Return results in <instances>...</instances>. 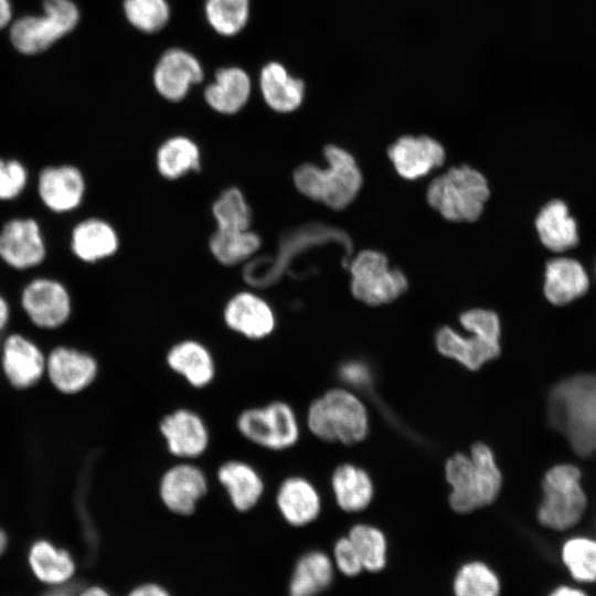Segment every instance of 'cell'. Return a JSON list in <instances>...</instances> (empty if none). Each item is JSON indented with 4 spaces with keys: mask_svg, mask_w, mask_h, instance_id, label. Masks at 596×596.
<instances>
[{
    "mask_svg": "<svg viewBox=\"0 0 596 596\" xmlns=\"http://www.w3.org/2000/svg\"><path fill=\"white\" fill-rule=\"evenodd\" d=\"M455 596H499L500 581L485 563L470 562L462 565L454 579Z\"/></svg>",
    "mask_w": 596,
    "mask_h": 596,
    "instance_id": "d590c367",
    "label": "cell"
},
{
    "mask_svg": "<svg viewBox=\"0 0 596 596\" xmlns=\"http://www.w3.org/2000/svg\"><path fill=\"white\" fill-rule=\"evenodd\" d=\"M28 561L38 579L50 585L66 583L75 572V563L68 552L46 540L32 544Z\"/></svg>",
    "mask_w": 596,
    "mask_h": 596,
    "instance_id": "d6a6232c",
    "label": "cell"
},
{
    "mask_svg": "<svg viewBox=\"0 0 596 596\" xmlns=\"http://www.w3.org/2000/svg\"><path fill=\"white\" fill-rule=\"evenodd\" d=\"M561 560L574 581L596 583V539L586 535L568 538L561 546Z\"/></svg>",
    "mask_w": 596,
    "mask_h": 596,
    "instance_id": "e575fe53",
    "label": "cell"
},
{
    "mask_svg": "<svg viewBox=\"0 0 596 596\" xmlns=\"http://www.w3.org/2000/svg\"><path fill=\"white\" fill-rule=\"evenodd\" d=\"M387 153L396 172L406 180L427 175L446 158L444 147L427 136H403L390 146Z\"/></svg>",
    "mask_w": 596,
    "mask_h": 596,
    "instance_id": "ffe728a7",
    "label": "cell"
},
{
    "mask_svg": "<svg viewBox=\"0 0 596 596\" xmlns=\"http://www.w3.org/2000/svg\"><path fill=\"white\" fill-rule=\"evenodd\" d=\"M589 287L588 273L577 259L557 256L546 262L543 295L553 306L564 307L576 301L588 292Z\"/></svg>",
    "mask_w": 596,
    "mask_h": 596,
    "instance_id": "44dd1931",
    "label": "cell"
},
{
    "mask_svg": "<svg viewBox=\"0 0 596 596\" xmlns=\"http://www.w3.org/2000/svg\"><path fill=\"white\" fill-rule=\"evenodd\" d=\"M124 10L128 21L147 33L162 29L170 15L166 0H125Z\"/></svg>",
    "mask_w": 596,
    "mask_h": 596,
    "instance_id": "f35d334b",
    "label": "cell"
},
{
    "mask_svg": "<svg viewBox=\"0 0 596 596\" xmlns=\"http://www.w3.org/2000/svg\"><path fill=\"white\" fill-rule=\"evenodd\" d=\"M221 315L228 330L251 341L268 338L277 327L273 304L263 294L247 288L230 295Z\"/></svg>",
    "mask_w": 596,
    "mask_h": 596,
    "instance_id": "30bf717a",
    "label": "cell"
},
{
    "mask_svg": "<svg viewBox=\"0 0 596 596\" xmlns=\"http://www.w3.org/2000/svg\"><path fill=\"white\" fill-rule=\"evenodd\" d=\"M534 226L541 244L553 253L568 252L579 243L577 222L561 199L550 200L540 209Z\"/></svg>",
    "mask_w": 596,
    "mask_h": 596,
    "instance_id": "d4e9b609",
    "label": "cell"
},
{
    "mask_svg": "<svg viewBox=\"0 0 596 596\" xmlns=\"http://www.w3.org/2000/svg\"><path fill=\"white\" fill-rule=\"evenodd\" d=\"M124 596H172V593L160 582L143 581L130 587Z\"/></svg>",
    "mask_w": 596,
    "mask_h": 596,
    "instance_id": "ee69618b",
    "label": "cell"
},
{
    "mask_svg": "<svg viewBox=\"0 0 596 596\" xmlns=\"http://www.w3.org/2000/svg\"><path fill=\"white\" fill-rule=\"evenodd\" d=\"M307 426L324 441L350 445L368 435L369 416L364 404L352 392L332 389L310 404Z\"/></svg>",
    "mask_w": 596,
    "mask_h": 596,
    "instance_id": "8992f818",
    "label": "cell"
},
{
    "mask_svg": "<svg viewBox=\"0 0 596 596\" xmlns=\"http://www.w3.org/2000/svg\"><path fill=\"white\" fill-rule=\"evenodd\" d=\"M578 466L561 462L552 466L542 480L543 497L538 509L540 523L554 531L576 526L588 508V497L582 483Z\"/></svg>",
    "mask_w": 596,
    "mask_h": 596,
    "instance_id": "5b68a950",
    "label": "cell"
},
{
    "mask_svg": "<svg viewBox=\"0 0 596 596\" xmlns=\"http://www.w3.org/2000/svg\"><path fill=\"white\" fill-rule=\"evenodd\" d=\"M363 570L377 572L386 564V539L381 530L369 524L354 525L349 534Z\"/></svg>",
    "mask_w": 596,
    "mask_h": 596,
    "instance_id": "8d00e7d4",
    "label": "cell"
},
{
    "mask_svg": "<svg viewBox=\"0 0 596 596\" xmlns=\"http://www.w3.org/2000/svg\"><path fill=\"white\" fill-rule=\"evenodd\" d=\"M153 162L161 179L174 182L201 171L203 151L192 136L178 132L161 140L155 150Z\"/></svg>",
    "mask_w": 596,
    "mask_h": 596,
    "instance_id": "7402d4cb",
    "label": "cell"
},
{
    "mask_svg": "<svg viewBox=\"0 0 596 596\" xmlns=\"http://www.w3.org/2000/svg\"><path fill=\"white\" fill-rule=\"evenodd\" d=\"M207 247L216 263L227 268H237L260 253L264 240L254 228H215L209 237Z\"/></svg>",
    "mask_w": 596,
    "mask_h": 596,
    "instance_id": "4dcf8cb0",
    "label": "cell"
},
{
    "mask_svg": "<svg viewBox=\"0 0 596 596\" xmlns=\"http://www.w3.org/2000/svg\"><path fill=\"white\" fill-rule=\"evenodd\" d=\"M332 558L320 550L300 554L294 562L288 583L287 596H319L333 582Z\"/></svg>",
    "mask_w": 596,
    "mask_h": 596,
    "instance_id": "4316f807",
    "label": "cell"
},
{
    "mask_svg": "<svg viewBox=\"0 0 596 596\" xmlns=\"http://www.w3.org/2000/svg\"><path fill=\"white\" fill-rule=\"evenodd\" d=\"M28 170L17 159L0 158V201L17 199L28 184Z\"/></svg>",
    "mask_w": 596,
    "mask_h": 596,
    "instance_id": "ab89813d",
    "label": "cell"
},
{
    "mask_svg": "<svg viewBox=\"0 0 596 596\" xmlns=\"http://www.w3.org/2000/svg\"><path fill=\"white\" fill-rule=\"evenodd\" d=\"M203 71L190 53L171 49L159 60L153 72V84L159 95L168 102L183 100L191 86L200 83Z\"/></svg>",
    "mask_w": 596,
    "mask_h": 596,
    "instance_id": "ac0fdd59",
    "label": "cell"
},
{
    "mask_svg": "<svg viewBox=\"0 0 596 596\" xmlns=\"http://www.w3.org/2000/svg\"><path fill=\"white\" fill-rule=\"evenodd\" d=\"M438 351L467 369L478 370L486 362L497 358L501 348L499 341L488 340L475 334L466 337L450 327L440 328L435 337Z\"/></svg>",
    "mask_w": 596,
    "mask_h": 596,
    "instance_id": "83f0119b",
    "label": "cell"
},
{
    "mask_svg": "<svg viewBox=\"0 0 596 596\" xmlns=\"http://www.w3.org/2000/svg\"><path fill=\"white\" fill-rule=\"evenodd\" d=\"M445 473L451 487L450 505L460 513L492 503L502 487V475L494 455L482 443H476L469 456L459 453L450 457Z\"/></svg>",
    "mask_w": 596,
    "mask_h": 596,
    "instance_id": "3957f363",
    "label": "cell"
},
{
    "mask_svg": "<svg viewBox=\"0 0 596 596\" xmlns=\"http://www.w3.org/2000/svg\"><path fill=\"white\" fill-rule=\"evenodd\" d=\"M11 18V10L8 0H0V29L3 28Z\"/></svg>",
    "mask_w": 596,
    "mask_h": 596,
    "instance_id": "681fc988",
    "label": "cell"
},
{
    "mask_svg": "<svg viewBox=\"0 0 596 596\" xmlns=\"http://www.w3.org/2000/svg\"><path fill=\"white\" fill-rule=\"evenodd\" d=\"M159 430L168 451L181 460L201 457L210 446V429L204 418L193 409L177 408L166 414Z\"/></svg>",
    "mask_w": 596,
    "mask_h": 596,
    "instance_id": "4fadbf2b",
    "label": "cell"
},
{
    "mask_svg": "<svg viewBox=\"0 0 596 596\" xmlns=\"http://www.w3.org/2000/svg\"><path fill=\"white\" fill-rule=\"evenodd\" d=\"M216 479L237 512L245 513L253 510L265 492L262 475L254 466L243 460L224 461L217 468Z\"/></svg>",
    "mask_w": 596,
    "mask_h": 596,
    "instance_id": "cb8c5ba5",
    "label": "cell"
},
{
    "mask_svg": "<svg viewBox=\"0 0 596 596\" xmlns=\"http://www.w3.org/2000/svg\"><path fill=\"white\" fill-rule=\"evenodd\" d=\"M44 14L24 17L11 28V41L22 53L34 54L47 49L74 29L77 8L70 0H44Z\"/></svg>",
    "mask_w": 596,
    "mask_h": 596,
    "instance_id": "9c48e42d",
    "label": "cell"
},
{
    "mask_svg": "<svg viewBox=\"0 0 596 596\" xmlns=\"http://www.w3.org/2000/svg\"><path fill=\"white\" fill-rule=\"evenodd\" d=\"M98 362L88 352L58 345L46 355L45 374L60 393L74 395L88 389L98 375Z\"/></svg>",
    "mask_w": 596,
    "mask_h": 596,
    "instance_id": "9a60e30c",
    "label": "cell"
},
{
    "mask_svg": "<svg viewBox=\"0 0 596 596\" xmlns=\"http://www.w3.org/2000/svg\"><path fill=\"white\" fill-rule=\"evenodd\" d=\"M259 87L265 104L277 114H291L302 104L305 84L288 74L276 62L267 64L260 72Z\"/></svg>",
    "mask_w": 596,
    "mask_h": 596,
    "instance_id": "f546056e",
    "label": "cell"
},
{
    "mask_svg": "<svg viewBox=\"0 0 596 596\" xmlns=\"http://www.w3.org/2000/svg\"><path fill=\"white\" fill-rule=\"evenodd\" d=\"M236 428L247 441L274 451L291 448L300 437L297 414L283 401L245 408L236 418Z\"/></svg>",
    "mask_w": 596,
    "mask_h": 596,
    "instance_id": "52a82bcc",
    "label": "cell"
},
{
    "mask_svg": "<svg viewBox=\"0 0 596 596\" xmlns=\"http://www.w3.org/2000/svg\"><path fill=\"white\" fill-rule=\"evenodd\" d=\"M252 92L248 75L238 67L222 68L204 91L206 105L216 114L233 116L247 104Z\"/></svg>",
    "mask_w": 596,
    "mask_h": 596,
    "instance_id": "f1b7e54d",
    "label": "cell"
},
{
    "mask_svg": "<svg viewBox=\"0 0 596 596\" xmlns=\"http://www.w3.org/2000/svg\"><path fill=\"white\" fill-rule=\"evenodd\" d=\"M8 545V536L7 533L0 529V555L4 552Z\"/></svg>",
    "mask_w": 596,
    "mask_h": 596,
    "instance_id": "f907efd6",
    "label": "cell"
},
{
    "mask_svg": "<svg viewBox=\"0 0 596 596\" xmlns=\"http://www.w3.org/2000/svg\"><path fill=\"white\" fill-rule=\"evenodd\" d=\"M333 565L347 576L358 575L362 570L360 557L348 536L340 538L333 546Z\"/></svg>",
    "mask_w": 596,
    "mask_h": 596,
    "instance_id": "b9f144b4",
    "label": "cell"
},
{
    "mask_svg": "<svg viewBox=\"0 0 596 596\" xmlns=\"http://www.w3.org/2000/svg\"><path fill=\"white\" fill-rule=\"evenodd\" d=\"M46 355L39 345L21 333L9 334L1 348V366L10 385L26 390L45 374Z\"/></svg>",
    "mask_w": 596,
    "mask_h": 596,
    "instance_id": "e0dca14e",
    "label": "cell"
},
{
    "mask_svg": "<svg viewBox=\"0 0 596 596\" xmlns=\"http://www.w3.org/2000/svg\"><path fill=\"white\" fill-rule=\"evenodd\" d=\"M46 257L40 224L32 217H14L0 230V258L10 267L24 270L39 266Z\"/></svg>",
    "mask_w": 596,
    "mask_h": 596,
    "instance_id": "5bb4252c",
    "label": "cell"
},
{
    "mask_svg": "<svg viewBox=\"0 0 596 596\" xmlns=\"http://www.w3.org/2000/svg\"><path fill=\"white\" fill-rule=\"evenodd\" d=\"M341 380L352 386H364L370 382V371L361 362H345L339 369Z\"/></svg>",
    "mask_w": 596,
    "mask_h": 596,
    "instance_id": "7bdbcfd3",
    "label": "cell"
},
{
    "mask_svg": "<svg viewBox=\"0 0 596 596\" xmlns=\"http://www.w3.org/2000/svg\"><path fill=\"white\" fill-rule=\"evenodd\" d=\"M166 362L172 372L195 389L210 385L216 374L212 352L195 339H183L172 344L166 354Z\"/></svg>",
    "mask_w": 596,
    "mask_h": 596,
    "instance_id": "484cf974",
    "label": "cell"
},
{
    "mask_svg": "<svg viewBox=\"0 0 596 596\" xmlns=\"http://www.w3.org/2000/svg\"><path fill=\"white\" fill-rule=\"evenodd\" d=\"M549 596H587V594L577 587L570 585H560L554 588Z\"/></svg>",
    "mask_w": 596,
    "mask_h": 596,
    "instance_id": "f6af8a7d",
    "label": "cell"
},
{
    "mask_svg": "<svg viewBox=\"0 0 596 596\" xmlns=\"http://www.w3.org/2000/svg\"><path fill=\"white\" fill-rule=\"evenodd\" d=\"M21 307L38 328L53 330L64 326L72 315V298L63 283L39 277L21 291Z\"/></svg>",
    "mask_w": 596,
    "mask_h": 596,
    "instance_id": "8fae6325",
    "label": "cell"
},
{
    "mask_svg": "<svg viewBox=\"0 0 596 596\" xmlns=\"http://www.w3.org/2000/svg\"><path fill=\"white\" fill-rule=\"evenodd\" d=\"M121 248V237L115 225L99 216L79 221L71 233V251L86 264L115 257Z\"/></svg>",
    "mask_w": 596,
    "mask_h": 596,
    "instance_id": "d6986e66",
    "label": "cell"
},
{
    "mask_svg": "<svg viewBox=\"0 0 596 596\" xmlns=\"http://www.w3.org/2000/svg\"><path fill=\"white\" fill-rule=\"evenodd\" d=\"M459 321L469 333L499 341L501 324L498 315L488 309H470L460 315Z\"/></svg>",
    "mask_w": 596,
    "mask_h": 596,
    "instance_id": "60d3db41",
    "label": "cell"
},
{
    "mask_svg": "<svg viewBox=\"0 0 596 596\" xmlns=\"http://www.w3.org/2000/svg\"><path fill=\"white\" fill-rule=\"evenodd\" d=\"M10 320V306L7 299L0 294V332L6 329Z\"/></svg>",
    "mask_w": 596,
    "mask_h": 596,
    "instance_id": "bcb514c9",
    "label": "cell"
},
{
    "mask_svg": "<svg viewBox=\"0 0 596 596\" xmlns=\"http://www.w3.org/2000/svg\"><path fill=\"white\" fill-rule=\"evenodd\" d=\"M490 196L486 177L469 166L453 167L436 177L426 191L428 204L451 222H473Z\"/></svg>",
    "mask_w": 596,
    "mask_h": 596,
    "instance_id": "277c9868",
    "label": "cell"
},
{
    "mask_svg": "<svg viewBox=\"0 0 596 596\" xmlns=\"http://www.w3.org/2000/svg\"><path fill=\"white\" fill-rule=\"evenodd\" d=\"M595 275H596V264H595Z\"/></svg>",
    "mask_w": 596,
    "mask_h": 596,
    "instance_id": "816d5d0a",
    "label": "cell"
},
{
    "mask_svg": "<svg viewBox=\"0 0 596 596\" xmlns=\"http://www.w3.org/2000/svg\"><path fill=\"white\" fill-rule=\"evenodd\" d=\"M331 487L338 505L347 512L365 509L373 497L370 476L363 469L350 464H343L334 469Z\"/></svg>",
    "mask_w": 596,
    "mask_h": 596,
    "instance_id": "1f68e13d",
    "label": "cell"
},
{
    "mask_svg": "<svg viewBox=\"0 0 596 596\" xmlns=\"http://www.w3.org/2000/svg\"><path fill=\"white\" fill-rule=\"evenodd\" d=\"M275 503L283 521L291 528L310 524L321 511V499L317 488L300 476L287 477L279 483Z\"/></svg>",
    "mask_w": 596,
    "mask_h": 596,
    "instance_id": "603a6c76",
    "label": "cell"
},
{
    "mask_svg": "<svg viewBox=\"0 0 596 596\" xmlns=\"http://www.w3.org/2000/svg\"><path fill=\"white\" fill-rule=\"evenodd\" d=\"M211 214L215 228H253V209L246 194L237 185H228L215 196L211 204Z\"/></svg>",
    "mask_w": 596,
    "mask_h": 596,
    "instance_id": "836d02e7",
    "label": "cell"
},
{
    "mask_svg": "<svg viewBox=\"0 0 596 596\" xmlns=\"http://www.w3.org/2000/svg\"><path fill=\"white\" fill-rule=\"evenodd\" d=\"M75 587L68 585V586H58L56 588H53L46 593H44L42 596H76Z\"/></svg>",
    "mask_w": 596,
    "mask_h": 596,
    "instance_id": "c3c4849f",
    "label": "cell"
},
{
    "mask_svg": "<svg viewBox=\"0 0 596 596\" xmlns=\"http://www.w3.org/2000/svg\"><path fill=\"white\" fill-rule=\"evenodd\" d=\"M78 596H115L111 592L99 585H92L83 589Z\"/></svg>",
    "mask_w": 596,
    "mask_h": 596,
    "instance_id": "7dc6e473",
    "label": "cell"
},
{
    "mask_svg": "<svg viewBox=\"0 0 596 596\" xmlns=\"http://www.w3.org/2000/svg\"><path fill=\"white\" fill-rule=\"evenodd\" d=\"M348 266L352 295L369 306L392 302L407 289L404 273L391 268L387 257L381 252L364 249Z\"/></svg>",
    "mask_w": 596,
    "mask_h": 596,
    "instance_id": "ba28073f",
    "label": "cell"
},
{
    "mask_svg": "<svg viewBox=\"0 0 596 596\" xmlns=\"http://www.w3.org/2000/svg\"><path fill=\"white\" fill-rule=\"evenodd\" d=\"M205 13L212 28L222 35H234L246 24L249 0H206Z\"/></svg>",
    "mask_w": 596,
    "mask_h": 596,
    "instance_id": "74e56055",
    "label": "cell"
},
{
    "mask_svg": "<svg viewBox=\"0 0 596 596\" xmlns=\"http://www.w3.org/2000/svg\"><path fill=\"white\" fill-rule=\"evenodd\" d=\"M549 417L572 450L596 455V373H578L556 383L549 395Z\"/></svg>",
    "mask_w": 596,
    "mask_h": 596,
    "instance_id": "6da1fadb",
    "label": "cell"
},
{
    "mask_svg": "<svg viewBox=\"0 0 596 596\" xmlns=\"http://www.w3.org/2000/svg\"><path fill=\"white\" fill-rule=\"evenodd\" d=\"M322 155L324 167L301 162L291 171V183L298 194L316 203L340 211L353 202L362 187V173L345 149L327 145Z\"/></svg>",
    "mask_w": 596,
    "mask_h": 596,
    "instance_id": "7a4b0ae2",
    "label": "cell"
},
{
    "mask_svg": "<svg viewBox=\"0 0 596 596\" xmlns=\"http://www.w3.org/2000/svg\"><path fill=\"white\" fill-rule=\"evenodd\" d=\"M86 179L73 164L49 166L38 178V194L43 205L54 213H68L81 206L86 195Z\"/></svg>",
    "mask_w": 596,
    "mask_h": 596,
    "instance_id": "2e32d148",
    "label": "cell"
},
{
    "mask_svg": "<svg viewBox=\"0 0 596 596\" xmlns=\"http://www.w3.org/2000/svg\"><path fill=\"white\" fill-rule=\"evenodd\" d=\"M158 490L160 501L169 512L187 518L194 514L206 496L209 480L200 466L181 460L162 473Z\"/></svg>",
    "mask_w": 596,
    "mask_h": 596,
    "instance_id": "7c38bea8",
    "label": "cell"
}]
</instances>
